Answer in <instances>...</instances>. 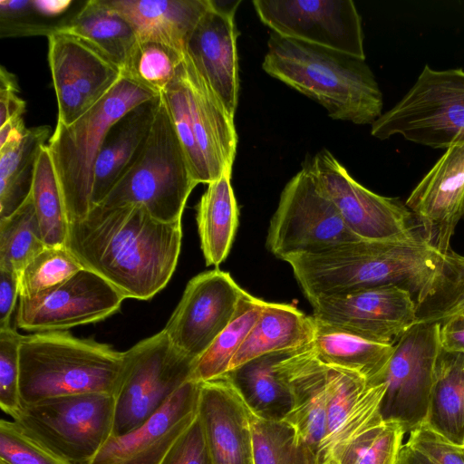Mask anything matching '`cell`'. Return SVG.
I'll list each match as a JSON object with an SVG mask.
<instances>
[{
    "label": "cell",
    "instance_id": "24",
    "mask_svg": "<svg viewBox=\"0 0 464 464\" xmlns=\"http://www.w3.org/2000/svg\"><path fill=\"white\" fill-rule=\"evenodd\" d=\"M311 345L279 361L276 372L292 399L291 411L284 420L294 428L317 462L326 426L329 365L317 358Z\"/></svg>",
    "mask_w": 464,
    "mask_h": 464
},
{
    "label": "cell",
    "instance_id": "14",
    "mask_svg": "<svg viewBox=\"0 0 464 464\" xmlns=\"http://www.w3.org/2000/svg\"><path fill=\"white\" fill-rule=\"evenodd\" d=\"M261 22L286 38L365 60L362 19L351 0H254Z\"/></svg>",
    "mask_w": 464,
    "mask_h": 464
},
{
    "label": "cell",
    "instance_id": "37",
    "mask_svg": "<svg viewBox=\"0 0 464 464\" xmlns=\"http://www.w3.org/2000/svg\"><path fill=\"white\" fill-rule=\"evenodd\" d=\"M185 53L160 42L137 40L121 75L160 95L173 81Z\"/></svg>",
    "mask_w": 464,
    "mask_h": 464
},
{
    "label": "cell",
    "instance_id": "6",
    "mask_svg": "<svg viewBox=\"0 0 464 464\" xmlns=\"http://www.w3.org/2000/svg\"><path fill=\"white\" fill-rule=\"evenodd\" d=\"M159 94L121 75L115 86L71 125L57 121L46 145L69 223L91 208L94 164L110 128L128 111Z\"/></svg>",
    "mask_w": 464,
    "mask_h": 464
},
{
    "label": "cell",
    "instance_id": "45",
    "mask_svg": "<svg viewBox=\"0 0 464 464\" xmlns=\"http://www.w3.org/2000/svg\"><path fill=\"white\" fill-rule=\"evenodd\" d=\"M160 464H213L198 416L175 441Z\"/></svg>",
    "mask_w": 464,
    "mask_h": 464
},
{
    "label": "cell",
    "instance_id": "25",
    "mask_svg": "<svg viewBox=\"0 0 464 464\" xmlns=\"http://www.w3.org/2000/svg\"><path fill=\"white\" fill-rule=\"evenodd\" d=\"M133 29L137 40L160 42L183 53L212 0H106Z\"/></svg>",
    "mask_w": 464,
    "mask_h": 464
},
{
    "label": "cell",
    "instance_id": "10",
    "mask_svg": "<svg viewBox=\"0 0 464 464\" xmlns=\"http://www.w3.org/2000/svg\"><path fill=\"white\" fill-rule=\"evenodd\" d=\"M123 353V368L113 394L111 436L134 430L160 410L191 380L196 361L176 349L163 329Z\"/></svg>",
    "mask_w": 464,
    "mask_h": 464
},
{
    "label": "cell",
    "instance_id": "9",
    "mask_svg": "<svg viewBox=\"0 0 464 464\" xmlns=\"http://www.w3.org/2000/svg\"><path fill=\"white\" fill-rule=\"evenodd\" d=\"M12 420L28 438L70 464H90L111 436L114 397L85 393L24 405Z\"/></svg>",
    "mask_w": 464,
    "mask_h": 464
},
{
    "label": "cell",
    "instance_id": "22",
    "mask_svg": "<svg viewBox=\"0 0 464 464\" xmlns=\"http://www.w3.org/2000/svg\"><path fill=\"white\" fill-rule=\"evenodd\" d=\"M198 416L213 464H255L252 412L226 375L201 382Z\"/></svg>",
    "mask_w": 464,
    "mask_h": 464
},
{
    "label": "cell",
    "instance_id": "47",
    "mask_svg": "<svg viewBox=\"0 0 464 464\" xmlns=\"http://www.w3.org/2000/svg\"><path fill=\"white\" fill-rule=\"evenodd\" d=\"M440 324L441 349L464 353V316L450 317Z\"/></svg>",
    "mask_w": 464,
    "mask_h": 464
},
{
    "label": "cell",
    "instance_id": "34",
    "mask_svg": "<svg viewBox=\"0 0 464 464\" xmlns=\"http://www.w3.org/2000/svg\"><path fill=\"white\" fill-rule=\"evenodd\" d=\"M266 301L244 292L226 328L194 364L191 380L204 382L225 375L229 364L258 319Z\"/></svg>",
    "mask_w": 464,
    "mask_h": 464
},
{
    "label": "cell",
    "instance_id": "42",
    "mask_svg": "<svg viewBox=\"0 0 464 464\" xmlns=\"http://www.w3.org/2000/svg\"><path fill=\"white\" fill-rule=\"evenodd\" d=\"M21 338L22 335L11 325L0 329V406L12 419L23 407L19 362Z\"/></svg>",
    "mask_w": 464,
    "mask_h": 464
},
{
    "label": "cell",
    "instance_id": "29",
    "mask_svg": "<svg viewBox=\"0 0 464 464\" xmlns=\"http://www.w3.org/2000/svg\"><path fill=\"white\" fill-rule=\"evenodd\" d=\"M53 32L73 36L118 66L121 71L137 38L130 24L106 0H90Z\"/></svg>",
    "mask_w": 464,
    "mask_h": 464
},
{
    "label": "cell",
    "instance_id": "35",
    "mask_svg": "<svg viewBox=\"0 0 464 464\" xmlns=\"http://www.w3.org/2000/svg\"><path fill=\"white\" fill-rule=\"evenodd\" d=\"M31 195L46 246H65L69 221L52 158L44 144L38 152Z\"/></svg>",
    "mask_w": 464,
    "mask_h": 464
},
{
    "label": "cell",
    "instance_id": "26",
    "mask_svg": "<svg viewBox=\"0 0 464 464\" xmlns=\"http://www.w3.org/2000/svg\"><path fill=\"white\" fill-rule=\"evenodd\" d=\"M160 102L159 95L140 103L108 130L94 164L92 207L106 198L144 147Z\"/></svg>",
    "mask_w": 464,
    "mask_h": 464
},
{
    "label": "cell",
    "instance_id": "19",
    "mask_svg": "<svg viewBox=\"0 0 464 464\" xmlns=\"http://www.w3.org/2000/svg\"><path fill=\"white\" fill-rule=\"evenodd\" d=\"M385 390L384 382L369 383L356 372L329 365L326 426L316 464H343L357 441L383 420Z\"/></svg>",
    "mask_w": 464,
    "mask_h": 464
},
{
    "label": "cell",
    "instance_id": "20",
    "mask_svg": "<svg viewBox=\"0 0 464 464\" xmlns=\"http://www.w3.org/2000/svg\"><path fill=\"white\" fill-rule=\"evenodd\" d=\"M200 385L188 381L142 424L121 436H111L90 464H160L197 418Z\"/></svg>",
    "mask_w": 464,
    "mask_h": 464
},
{
    "label": "cell",
    "instance_id": "49",
    "mask_svg": "<svg viewBox=\"0 0 464 464\" xmlns=\"http://www.w3.org/2000/svg\"><path fill=\"white\" fill-rule=\"evenodd\" d=\"M0 12L2 21L22 20L35 14L33 0H1Z\"/></svg>",
    "mask_w": 464,
    "mask_h": 464
},
{
    "label": "cell",
    "instance_id": "11",
    "mask_svg": "<svg viewBox=\"0 0 464 464\" xmlns=\"http://www.w3.org/2000/svg\"><path fill=\"white\" fill-rule=\"evenodd\" d=\"M356 240L360 238L345 225L305 163L281 193L270 221L267 249L284 260L291 255L316 252Z\"/></svg>",
    "mask_w": 464,
    "mask_h": 464
},
{
    "label": "cell",
    "instance_id": "27",
    "mask_svg": "<svg viewBox=\"0 0 464 464\" xmlns=\"http://www.w3.org/2000/svg\"><path fill=\"white\" fill-rule=\"evenodd\" d=\"M314 318L288 304L266 302L258 319L233 357L228 372L257 357L292 353L310 346Z\"/></svg>",
    "mask_w": 464,
    "mask_h": 464
},
{
    "label": "cell",
    "instance_id": "43",
    "mask_svg": "<svg viewBox=\"0 0 464 464\" xmlns=\"http://www.w3.org/2000/svg\"><path fill=\"white\" fill-rule=\"evenodd\" d=\"M0 464H70L26 435L13 420L0 421Z\"/></svg>",
    "mask_w": 464,
    "mask_h": 464
},
{
    "label": "cell",
    "instance_id": "18",
    "mask_svg": "<svg viewBox=\"0 0 464 464\" xmlns=\"http://www.w3.org/2000/svg\"><path fill=\"white\" fill-rule=\"evenodd\" d=\"M48 63L55 91L58 119L71 125L99 102L121 80V69L69 34L48 36Z\"/></svg>",
    "mask_w": 464,
    "mask_h": 464
},
{
    "label": "cell",
    "instance_id": "21",
    "mask_svg": "<svg viewBox=\"0 0 464 464\" xmlns=\"http://www.w3.org/2000/svg\"><path fill=\"white\" fill-rule=\"evenodd\" d=\"M405 206L421 226L422 237L446 255L455 227L464 218V142L447 149Z\"/></svg>",
    "mask_w": 464,
    "mask_h": 464
},
{
    "label": "cell",
    "instance_id": "44",
    "mask_svg": "<svg viewBox=\"0 0 464 464\" xmlns=\"http://www.w3.org/2000/svg\"><path fill=\"white\" fill-rule=\"evenodd\" d=\"M407 443L436 464H464V446L454 444L426 423L410 432Z\"/></svg>",
    "mask_w": 464,
    "mask_h": 464
},
{
    "label": "cell",
    "instance_id": "46",
    "mask_svg": "<svg viewBox=\"0 0 464 464\" xmlns=\"http://www.w3.org/2000/svg\"><path fill=\"white\" fill-rule=\"evenodd\" d=\"M17 296H19L18 275L14 270L0 267V329L10 326Z\"/></svg>",
    "mask_w": 464,
    "mask_h": 464
},
{
    "label": "cell",
    "instance_id": "33",
    "mask_svg": "<svg viewBox=\"0 0 464 464\" xmlns=\"http://www.w3.org/2000/svg\"><path fill=\"white\" fill-rule=\"evenodd\" d=\"M50 130L49 126L33 127L21 141L0 147V219L14 213L29 197L36 158Z\"/></svg>",
    "mask_w": 464,
    "mask_h": 464
},
{
    "label": "cell",
    "instance_id": "36",
    "mask_svg": "<svg viewBox=\"0 0 464 464\" xmlns=\"http://www.w3.org/2000/svg\"><path fill=\"white\" fill-rule=\"evenodd\" d=\"M45 246L30 193L20 208L0 219V267L19 275Z\"/></svg>",
    "mask_w": 464,
    "mask_h": 464
},
{
    "label": "cell",
    "instance_id": "5",
    "mask_svg": "<svg viewBox=\"0 0 464 464\" xmlns=\"http://www.w3.org/2000/svg\"><path fill=\"white\" fill-rule=\"evenodd\" d=\"M160 96L197 184L231 174L237 145L234 118L186 53Z\"/></svg>",
    "mask_w": 464,
    "mask_h": 464
},
{
    "label": "cell",
    "instance_id": "38",
    "mask_svg": "<svg viewBox=\"0 0 464 464\" xmlns=\"http://www.w3.org/2000/svg\"><path fill=\"white\" fill-rule=\"evenodd\" d=\"M251 427L255 464H316L315 457L285 420H267L252 413Z\"/></svg>",
    "mask_w": 464,
    "mask_h": 464
},
{
    "label": "cell",
    "instance_id": "15",
    "mask_svg": "<svg viewBox=\"0 0 464 464\" xmlns=\"http://www.w3.org/2000/svg\"><path fill=\"white\" fill-rule=\"evenodd\" d=\"M244 292L218 268L192 277L163 329L170 343L197 360L229 324Z\"/></svg>",
    "mask_w": 464,
    "mask_h": 464
},
{
    "label": "cell",
    "instance_id": "8",
    "mask_svg": "<svg viewBox=\"0 0 464 464\" xmlns=\"http://www.w3.org/2000/svg\"><path fill=\"white\" fill-rule=\"evenodd\" d=\"M371 134L450 148L464 142V71L425 65L409 92L372 124Z\"/></svg>",
    "mask_w": 464,
    "mask_h": 464
},
{
    "label": "cell",
    "instance_id": "50",
    "mask_svg": "<svg viewBox=\"0 0 464 464\" xmlns=\"http://www.w3.org/2000/svg\"><path fill=\"white\" fill-rule=\"evenodd\" d=\"M28 129L24 126L23 117L14 118L0 126V147L21 141Z\"/></svg>",
    "mask_w": 464,
    "mask_h": 464
},
{
    "label": "cell",
    "instance_id": "40",
    "mask_svg": "<svg viewBox=\"0 0 464 464\" xmlns=\"http://www.w3.org/2000/svg\"><path fill=\"white\" fill-rule=\"evenodd\" d=\"M82 268L65 246H46L19 273V297L32 298L45 293Z\"/></svg>",
    "mask_w": 464,
    "mask_h": 464
},
{
    "label": "cell",
    "instance_id": "31",
    "mask_svg": "<svg viewBox=\"0 0 464 464\" xmlns=\"http://www.w3.org/2000/svg\"><path fill=\"white\" fill-rule=\"evenodd\" d=\"M231 174L208 184L197 205L200 247L207 266H218L228 256L238 225Z\"/></svg>",
    "mask_w": 464,
    "mask_h": 464
},
{
    "label": "cell",
    "instance_id": "2",
    "mask_svg": "<svg viewBox=\"0 0 464 464\" xmlns=\"http://www.w3.org/2000/svg\"><path fill=\"white\" fill-rule=\"evenodd\" d=\"M443 256L422 236L409 241L356 240L286 256L308 301L362 288L396 285L417 306L434 291Z\"/></svg>",
    "mask_w": 464,
    "mask_h": 464
},
{
    "label": "cell",
    "instance_id": "23",
    "mask_svg": "<svg viewBox=\"0 0 464 464\" xmlns=\"http://www.w3.org/2000/svg\"><path fill=\"white\" fill-rule=\"evenodd\" d=\"M236 10L237 5L221 7L212 0V5L201 17L185 51L233 118L239 91Z\"/></svg>",
    "mask_w": 464,
    "mask_h": 464
},
{
    "label": "cell",
    "instance_id": "7",
    "mask_svg": "<svg viewBox=\"0 0 464 464\" xmlns=\"http://www.w3.org/2000/svg\"><path fill=\"white\" fill-rule=\"evenodd\" d=\"M197 185L161 98L144 147L99 205H140L159 221L178 222Z\"/></svg>",
    "mask_w": 464,
    "mask_h": 464
},
{
    "label": "cell",
    "instance_id": "28",
    "mask_svg": "<svg viewBox=\"0 0 464 464\" xmlns=\"http://www.w3.org/2000/svg\"><path fill=\"white\" fill-rule=\"evenodd\" d=\"M314 323V336L311 346L321 362L356 372L369 383H382L381 378L394 344L380 343L315 318Z\"/></svg>",
    "mask_w": 464,
    "mask_h": 464
},
{
    "label": "cell",
    "instance_id": "30",
    "mask_svg": "<svg viewBox=\"0 0 464 464\" xmlns=\"http://www.w3.org/2000/svg\"><path fill=\"white\" fill-rule=\"evenodd\" d=\"M290 353H269L227 372L251 412L267 420H284L292 407L289 389L276 372V364Z\"/></svg>",
    "mask_w": 464,
    "mask_h": 464
},
{
    "label": "cell",
    "instance_id": "12",
    "mask_svg": "<svg viewBox=\"0 0 464 464\" xmlns=\"http://www.w3.org/2000/svg\"><path fill=\"white\" fill-rule=\"evenodd\" d=\"M440 323H417L394 343L381 378L386 390L383 420L398 422L404 432L427 423L435 370L441 352Z\"/></svg>",
    "mask_w": 464,
    "mask_h": 464
},
{
    "label": "cell",
    "instance_id": "1",
    "mask_svg": "<svg viewBox=\"0 0 464 464\" xmlns=\"http://www.w3.org/2000/svg\"><path fill=\"white\" fill-rule=\"evenodd\" d=\"M181 241V221H159L140 205H96L69 223L65 246L125 299L150 300L169 282Z\"/></svg>",
    "mask_w": 464,
    "mask_h": 464
},
{
    "label": "cell",
    "instance_id": "51",
    "mask_svg": "<svg viewBox=\"0 0 464 464\" xmlns=\"http://www.w3.org/2000/svg\"><path fill=\"white\" fill-rule=\"evenodd\" d=\"M72 5L71 0H33L34 13L51 18L64 14Z\"/></svg>",
    "mask_w": 464,
    "mask_h": 464
},
{
    "label": "cell",
    "instance_id": "17",
    "mask_svg": "<svg viewBox=\"0 0 464 464\" xmlns=\"http://www.w3.org/2000/svg\"><path fill=\"white\" fill-rule=\"evenodd\" d=\"M124 299L102 276L82 268L45 293L32 298L19 297L16 324L35 333L67 330L111 316Z\"/></svg>",
    "mask_w": 464,
    "mask_h": 464
},
{
    "label": "cell",
    "instance_id": "48",
    "mask_svg": "<svg viewBox=\"0 0 464 464\" xmlns=\"http://www.w3.org/2000/svg\"><path fill=\"white\" fill-rule=\"evenodd\" d=\"M25 102L14 91H0V126L8 121L23 117Z\"/></svg>",
    "mask_w": 464,
    "mask_h": 464
},
{
    "label": "cell",
    "instance_id": "53",
    "mask_svg": "<svg viewBox=\"0 0 464 464\" xmlns=\"http://www.w3.org/2000/svg\"><path fill=\"white\" fill-rule=\"evenodd\" d=\"M0 91H19L15 77L3 66L0 70Z\"/></svg>",
    "mask_w": 464,
    "mask_h": 464
},
{
    "label": "cell",
    "instance_id": "39",
    "mask_svg": "<svg viewBox=\"0 0 464 464\" xmlns=\"http://www.w3.org/2000/svg\"><path fill=\"white\" fill-rule=\"evenodd\" d=\"M464 316V256L451 249L443 256L440 275L432 294L417 306L418 323L442 324Z\"/></svg>",
    "mask_w": 464,
    "mask_h": 464
},
{
    "label": "cell",
    "instance_id": "52",
    "mask_svg": "<svg viewBox=\"0 0 464 464\" xmlns=\"http://www.w3.org/2000/svg\"><path fill=\"white\" fill-rule=\"evenodd\" d=\"M397 464H436L411 448L408 443L401 446Z\"/></svg>",
    "mask_w": 464,
    "mask_h": 464
},
{
    "label": "cell",
    "instance_id": "13",
    "mask_svg": "<svg viewBox=\"0 0 464 464\" xmlns=\"http://www.w3.org/2000/svg\"><path fill=\"white\" fill-rule=\"evenodd\" d=\"M306 165L358 238L409 241L420 236L412 227L414 217L405 205L364 188L327 150L316 153Z\"/></svg>",
    "mask_w": 464,
    "mask_h": 464
},
{
    "label": "cell",
    "instance_id": "41",
    "mask_svg": "<svg viewBox=\"0 0 464 464\" xmlns=\"http://www.w3.org/2000/svg\"><path fill=\"white\" fill-rule=\"evenodd\" d=\"M405 432L392 420H382L354 445L343 464H397Z\"/></svg>",
    "mask_w": 464,
    "mask_h": 464
},
{
    "label": "cell",
    "instance_id": "16",
    "mask_svg": "<svg viewBox=\"0 0 464 464\" xmlns=\"http://www.w3.org/2000/svg\"><path fill=\"white\" fill-rule=\"evenodd\" d=\"M309 303L315 319L384 343L394 344L418 323L415 300L396 285L323 295Z\"/></svg>",
    "mask_w": 464,
    "mask_h": 464
},
{
    "label": "cell",
    "instance_id": "3",
    "mask_svg": "<svg viewBox=\"0 0 464 464\" xmlns=\"http://www.w3.org/2000/svg\"><path fill=\"white\" fill-rule=\"evenodd\" d=\"M267 47L263 70L316 101L332 119L365 125L382 114V93L365 60L274 32Z\"/></svg>",
    "mask_w": 464,
    "mask_h": 464
},
{
    "label": "cell",
    "instance_id": "32",
    "mask_svg": "<svg viewBox=\"0 0 464 464\" xmlns=\"http://www.w3.org/2000/svg\"><path fill=\"white\" fill-rule=\"evenodd\" d=\"M426 424L464 446V353L441 349Z\"/></svg>",
    "mask_w": 464,
    "mask_h": 464
},
{
    "label": "cell",
    "instance_id": "4",
    "mask_svg": "<svg viewBox=\"0 0 464 464\" xmlns=\"http://www.w3.org/2000/svg\"><path fill=\"white\" fill-rule=\"evenodd\" d=\"M22 404L67 395L114 394L124 353L66 331L22 335L19 346Z\"/></svg>",
    "mask_w": 464,
    "mask_h": 464
}]
</instances>
